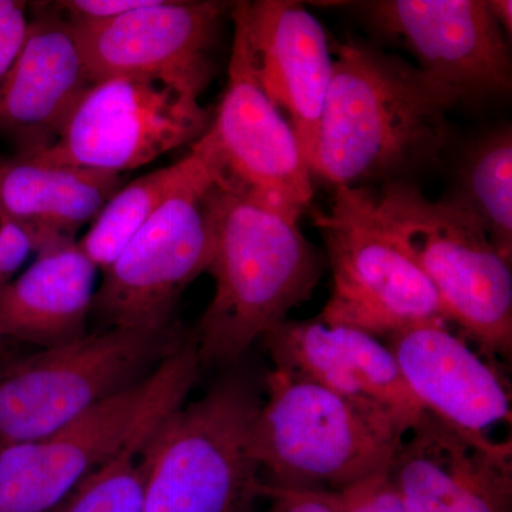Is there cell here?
Wrapping results in <instances>:
<instances>
[{
	"label": "cell",
	"instance_id": "7402d4cb",
	"mask_svg": "<svg viewBox=\"0 0 512 512\" xmlns=\"http://www.w3.org/2000/svg\"><path fill=\"white\" fill-rule=\"evenodd\" d=\"M201 161L192 144L190 153L167 167L123 185L104 205L77 244L97 269L109 268L131 238L187 180Z\"/></svg>",
	"mask_w": 512,
	"mask_h": 512
},
{
	"label": "cell",
	"instance_id": "d6986e66",
	"mask_svg": "<svg viewBox=\"0 0 512 512\" xmlns=\"http://www.w3.org/2000/svg\"><path fill=\"white\" fill-rule=\"evenodd\" d=\"M99 269L77 241L36 252V259L0 291V342L57 348L87 335Z\"/></svg>",
	"mask_w": 512,
	"mask_h": 512
},
{
	"label": "cell",
	"instance_id": "3957f363",
	"mask_svg": "<svg viewBox=\"0 0 512 512\" xmlns=\"http://www.w3.org/2000/svg\"><path fill=\"white\" fill-rule=\"evenodd\" d=\"M251 431L265 485L340 493L389 471L404 439L326 387L275 367Z\"/></svg>",
	"mask_w": 512,
	"mask_h": 512
},
{
	"label": "cell",
	"instance_id": "7a4b0ae2",
	"mask_svg": "<svg viewBox=\"0 0 512 512\" xmlns=\"http://www.w3.org/2000/svg\"><path fill=\"white\" fill-rule=\"evenodd\" d=\"M215 284L198 326L201 363L227 365L311 299L322 256L298 221L218 178L211 197Z\"/></svg>",
	"mask_w": 512,
	"mask_h": 512
},
{
	"label": "cell",
	"instance_id": "44dd1931",
	"mask_svg": "<svg viewBox=\"0 0 512 512\" xmlns=\"http://www.w3.org/2000/svg\"><path fill=\"white\" fill-rule=\"evenodd\" d=\"M453 201L484 229L497 251L512 255V133L495 128L468 146L457 171Z\"/></svg>",
	"mask_w": 512,
	"mask_h": 512
},
{
	"label": "cell",
	"instance_id": "9a60e30c",
	"mask_svg": "<svg viewBox=\"0 0 512 512\" xmlns=\"http://www.w3.org/2000/svg\"><path fill=\"white\" fill-rule=\"evenodd\" d=\"M275 367L326 387L406 436L424 407L382 340L318 318L285 320L266 333Z\"/></svg>",
	"mask_w": 512,
	"mask_h": 512
},
{
	"label": "cell",
	"instance_id": "ffe728a7",
	"mask_svg": "<svg viewBox=\"0 0 512 512\" xmlns=\"http://www.w3.org/2000/svg\"><path fill=\"white\" fill-rule=\"evenodd\" d=\"M126 183L121 174L55 163L39 154L0 157V208L28 234L35 254L96 220Z\"/></svg>",
	"mask_w": 512,
	"mask_h": 512
},
{
	"label": "cell",
	"instance_id": "e0dca14e",
	"mask_svg": "<svg viewBox=\"0 0 512 512\" xmlns=\"http://www.w3.org/2000/svg\"><path fill=\"white\" fill-rule=\"evenodd\" d=\"M92 84L72 23L55 3H37L25 45L0 76V138L15 153L55 146Z\"/></svg>",
	"mask_w": 512,
	"mask_h": 512
},
{
	"label": "cell",
	"instance_id": "9c48e42d",
	"mask_svg": "<svg viewBox=\"0 0 512 512\" xmlns=\"http://www.w3.org/2000/svg\"><path fill=\"white\" fill-rule=\"evenodd\" d=\"M315 225L332 269V295L320 322L383 342L400 330L447 320L427 276L373 218L365 188H336L328 212L316 214Z\"/></svg>",
	"mask_w": 512,
	"mask_h": 512
},
{
	"label": "cell",
	"instance_id": "ba28073f",
	"mask_svg": "<svg viewBox=\"0 0 512 512\" xmlns=\"http://www.w3.org/2000/svg\"><path fill=\"white\" fill-rule=\"evenodd\" d=\"M201 161L156 214L104 269L92 316L103 328L165 332L174 328L181 296L202 274L212 254L211 197L220 167L202 140Z\"/></svg>",
	"mask_w": 512,
	"mask_h": 512
},
{
	"label": "cell",
	"instance_id": "7c38bea8",
	"mask_svg": "<svg viewBox=\"0 0 512 512\" xmlns=\"http://www.w3.org/2000/svg\"><path fill=\"white\" fill-rule=\"evenodd\" d=\"M232 3L153 0L106 22L72 23L93 83L148 77L173 83L200 99L217 66Z\"/></svg>",
	"mask_w": 512,
	"mask_h": 512
},
{
	"label": "cell",
	"instance_id": "277c9868",
	"mask_svg": "<svg viewBox=\"0 0 512 512\" xmlns=\"http://www.w3.org/2000/svg\"><path fill=\"white\" fill-rule=\"evenodd\" d=\"M380 228L419 265L448 322L490 357L512 353V274L484 229L448 198L429 200L416 185L366 190Z\"/></svg>",
	"mask_w": 512,
	"mask_h": 512
},
{
	"label": "cell",
	"instance_id": "2e32d148",
	"mask_svg": "<svg viewBox=\"0 0 512 512\" xmlns=\"http://www.w3.org/2000/svg\"><path fill=\"white\" fill-rule=\"evenodd\" d=\"M387 478L407 512H512V443H481L424 410Z\"/></svg>",
	"mask_w": 512,
	"mask_h": 512
},
{
	"label": "cell",
	"instance_id": "ac0fdd59",
	"mask_svg": "<svg viewBox=\"0 0 512 512\" xmlns=\"http://www.w3.org/2000/svg\"><path fill=\"white\" fill-rule=\"evenodd\" d=\"M447 325V320L423 323L383 343L426 412L481 443L500 441L491 431L511 426L510 386L491 360Z\"/></svg>",
	"mask_w": 512,
	"mask_h": 512
},
{
	"label": "cell",
	"instance_id": "8fae6325",
	"mask_svg": "<svg viewBox=\"0 0 512 512\" xmlns=\"http://www.w3.org/2000/svg\"><path fill=\"white\" fill-rule=\"evenodd\" d=\"M350 5L377 35L412 53L417 69L456 106L484 104L510 93V47L487 0H373Z\"/></svg>",
	"mask_w": 512,
	"mask_h": 512
},
{
	"label": "cell",
	"instance_id": "30bf717a",
	"mask_svg": "<svg viewBox=\"0 0 512 512\" xmlns=\"http://www.w3.org/2000/svg\"><path fill=\"white\" fill-rule=\"evenodd\" d=\"M211 121L200 99L173 83L111 77L83 94L55 146L30 154L124 175L175 148L197 143Z\"/></svg>",
	"mask_w": 512,
	"mask_h": 512
},
{
	"label": "cell",
	"instance_id": "5bb4252c",
	"mask_svg": "<svg viewBox=\"0 0 512 512\" xmlns=\"http://www.w3.org/2000/svg\"><path fill=\"white\" fill-rule=\"evenodd\" d=\"M224 183L299 221L313 198L312 171L288 121L232 47L228 82L202 136Z\"/></svg>",
	"mask_w": 512,
	"mask_h": 512
},
{
	"label": "cell",
	"instance_id": "8992f818",
	"mask_svg": "<svg viewBox=\"0 0 512 512\" xmlns=\"http://www.w3.org/2000/svg\"><path fill=\"white\" fill-rule=\"evenodd\" d=\"M262 399L241 375L158 424L146 512H251L262 497L251 431Z\"/></svg>",
	"mask_w": 512,
	"mask_h": 512
},
{
	"label": "cell",
	"instance_id": "f1b7e54d",
	"mask_svg": "<svg viewBox=\"0 0 512 512\" xmlns=\"http://www.w3.org/2000/svg\"><path fill=\"white\" fill-rule=\"evenodd\" d=\"M0 345H2V342H0ZM3 359H5V357H3L2 353H0V362H2Z\"/></svg>",
	"mask_w": 512,
	"mask_h": 512
},
{
	"label": "cell",
	"instance_id": "f546056e",
	"mask_svg": "<svg viewBox=\"0 0 512 512\" xmlns=\"http://www.w3.org/2000/svg\"><path fill=\"white\" fill-rule=\"evenodd\" d=\"M271 512H274V511L271 510Z\"/></svg>",
	"mask_w": 512,
	"mask_h": 512
},
{
	"label": "cell",
	"instance_id": "83f0119b",
	"mask_svg": "<svg viewBox=\"0 0 512 512\" xmlns=\"http://www.w3.org/2000/svg\"><path fill=\"white\" fill-rule=\"evenodd\" d=\"M494 19L497 20L505 35L511 36L512 32V2L511 0H487Z\"/></svg>",
	"mask_w": 512,
	"mask_h": 512
},
{
	"label": "cell",
	"instance_id": "484cf974",
	"mask_svg": "<svg viewBox=\"0 0 512 512\" xmlns=\"http://www.w3.org/2000/svg\"><path fill=\"white\" fill-rule=\"evenodd\" d=\"M35 247L25 231L0 208V291L15 278Z\"/></svg>",
	"mask_w": 512,
	"mask_h": 512
},
{
	"label": "cell",
	"instance_id": "5b68a950",
	"mask_svg": "<svg viewBox=\"0 0 512 512\" xmlns=\"http://www.w3.org/2000/svg\"><path fill=\"white\" fill-rule=\"evenodd\" d=\"M183 340L174 328H100L57 348L0 362V450L55 433L143 382Z\"/></svg>",
	"mask_w": 512,
	"mask_h": 512
},
{
	"label": "cell",
	"instance_id": "d4e9b609",
	"mask_svg": "<svg viewBox=\"0 0 512 512\" xmlns=\"http://www.w3.org/2000/svg\"><path fill=\"white\" fill-rule=\"evenodd\" d=\"M29 3L0 0V76L15 62L30 26Z\"/></svg>",
	"mask_w": 512,
	"mask_h": 512
},
{
	"label": "cell",
	"instance_id": "6da1fadb",
	"mask_svg": "<svg viewBox=\"0 0 512 512\" xmlns=\"http://www.w3.org/2000/svg\"><path fill=\"white\" fill-rule=\"evenodd\" d=\"M451 97L413 64L365 42L339 46L311 171L329 184L406 183L439 163Z\"/></svg>",
	"mask_w": 512,
	"mask_h": 512
},
{
	"label": "cell",
	"instance_id": "cb8c5ba5",
	"mask_svg": "<svg viewBox=\"0 0 512 512\" xmlns=\"http://www.w3.org/2000/svg\"><path fill=\"white\" fill-rule=\"evenodd\" d=\"M339 512H407L387 474L340 493H328Z\"/></svg>",
	"mask_w": 512,
	"mask_h": 512
},
{
	"label": "cell",
	"instance_id": "52a82bcc",
	"mask_svg": "<svg viewBox=\"0 0 512 512\" xmlns=\"http://www.w3.org/2000/svg\"><path fill=\"white\" fill-rule=\"evenodd\" d=\"M200 366L187 340L143 382L49 436L0 450V512H55L146 421L185 403Z\"/></svg>",
	"mask_w": 512,
	"mask_h": 512
},
{
	"label": "cell",
	"instance_id": "4fadbf2b",
	"mask_svg": "<svg viewBox=\"0 0 512 512\" xmlns=\"http://www.w3.org/2000/svg\"><path fill=\"white\" fill-rule=\"evenodd\" d=\"M234 47L312 167L333 59L319 20L293 0L232 3Z\"/></svg>",
	"mask_w": 512,
	"mask_h": 512
},
{
	"label": "cell",
	"instance_id": "603a6c76",
	"mask_svg": "<svg viewBox=\"0 0 512 512\" xmlns=\"http://www.w3.org/2000/svg\"><path fill=\"white\" fill-rule=\"evenodd\" d=\"M171 412L146 421L55 512H146L158 424Z\"/></svg>",
	"mask_w": 512,
	"mask_h": 512
},
{
	"label": "cell",
	"instance_id": "4316f807",
	"mask_svg": "<svg viewBox=\"0 0 512 512\" xmlns=\"http://www.w3.org/2000/svg\"><path fill=\"white\" fill-rule=\"evenodd\" d=\"M261 494L271 500L274 512H339L328 493L285 490L262 484Z\"/></svg>",
	"mask_w": 512,
	"mask_h": 512
}]
</instances>
